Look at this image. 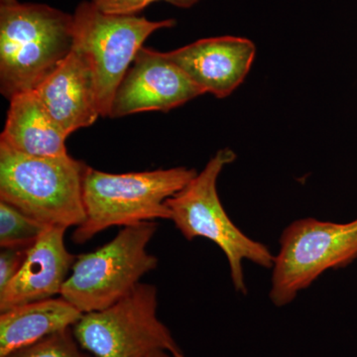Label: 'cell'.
I'll return each instance as SVG.
<instances>
[{
  "label": "cell",
  "mask_w": 357,
  "mask_h": 357,
  "mask_svg": "<svg viewBox=\"0 0 357 357\" xmlns=\"http://www.w3.org/2000/svg\"><path fill=\"white\" fill-rule=\"evenodd\" d=\"M6 357H96L84 351L75 337L73 328L53 333Z\"/></svg>",
  "instance_id": "2e32d148"
},
{
  "label": "cell",
  "mask_w": 357,
  "mask_h": 357,
  "mask_svg": "<svg viewBox=\"0 0 357 357\" xmlns=\"http://www.w3.org/2000/svg\"><path fill=\"white\" fill-rule=\"evenodd\" d=\"M174 357H185L183 352H178V354H174Z\"/></svg>",
  "instance_id": "44dd1931"
},
{
  "label": "cell",
  "mask_w": 357,
  "mask_h": 357,
  "mask_svg": "<svg viewBox=\"0 0 357 357\" xmlns=\"http://www.w3.org/2000/svg\"><path fill=\"white\" fill-rule=\"evenodd\" d=\"M236 155L229 148L213 155L201 173L197 174L172 198L166 201L171 220L187 241L203 237L222 249L229 265L230 277L237 292L248 293L243 262L273 267L275 256L265 244L243 234L223 208L218 192V180L225 166Z\"/></svg>",
  "instance_id": "277c9868"
},
{
  "label": "cell",
  "mask_w": 357,
  "mask_h": 357,
  "mask_svg": "<svg viewBox=\"0 0 357 357\" xmlns=\"http://www.w3.org/2000/svg\"><path fill=\"white\" fill-rule=\"evenodd\" d=\"M255 54V44L251 40L220 36L198 40L166 55L204 95L225 98L243 83Z\"/></svg>",
  "instance_id": "30bf717a"
},
{
  "label": "cell",
  "mask_w": 357,
  "mask_h": 357,
  "mask_svg": "<svg viewBox=\"0 0 357 357\" xmlns=\"http://www.w3.org/2000/svg\"><path fill=\"white\" fill-rule=\"evenodd\" d=\"M0 252V291L10 283L24 264L30 248H1Z\"/></svg>",
  "instance_id": "ac0fdd59"
},
{
  "label": "cell",
  "mask_w": 357,
  "mask_h": 357,
  "mask_svg": "<svg viewBox=\"0 0 357 357\" xmlns=\"http://www.w3.org/2000/svg\"><path fill=\"white\" fill-rule=\"evenodd\" d=\"M197 174L187 167L112 174L88 166L83 185L86 220L76 227L73 241L88 243L112 227L171 220L167 199L180 192Z\"/></svg>",
  "instance_id": "7a4b0ae2"
},
{
  "label": "cell",
  "mask_w": 357,
  "mask_h": 357,
  "mask_svg": "<svg viewBox=\"0 0 357 357\" xmlns=\"http://www.w3.org/2000/svg\"><path fill=\"white\" fill-rule=\"evenodd\" d=\"M47 227L15 206L0 201L1 248H31Z\"/></svg>",
  "instance_id": "9a60e30c"
},
{
  "label": "cell",
  "mask_w": 357,
  "mask_h": 357,
  "mask_svg": "<svg viewBox=\"0 0 357 357\" xmlns=\"http://www.w3.org/2000/svg\"><path fill=\"white\" fill-rule=\"evenodd\" d=\"M34 91L68 136L93 126L100 116L95 70L76 45Z\"/></svg>",
  "instance_id": "8fae6325"
},
{
  "label": "cell",
  "mask_w": 357,
  "mask_h": 357,
  "mask_svg": "<svg viewBox=\"0 0 357 357\" xmlns=\"http://www.w3.org/2000/svg\"><path fill=\"white\" fill-rule=\"evenodd\" d=\"M158 225L145 222L122 227L109 243L77 255L61 297L83 314L102 311L132 292L158 259L147 246Z\"/></svg>",
  "instance_id": "5b68a950"
},
{
  "label": "cell",
  "mask_w": 357,
  "mask_h": 357,
  "mask_svg": "<svg viewBox=\"0 0 357 357\" xmlns=\"http://www.w3.org/2000/svg\"><path fill=\"white\" fill-rule=\"evenodd\" d=\"M83 314L63 297L29 303L0 312V357L73 328Z\"/></svg>",
  "instance_id": "5bb4252c"
},
{
  "label": "cell",
  "mask_w": 357,
  "mask_h": 357,
  "mask_svg": "<svg viewBox=\"0 0 357 357\" xmlns=\"http://www.w3.org/2000/svg\"><path fill=\"white\" fill-rule=\"evenodd\" d=\"M73 16L74 45L93 65L100 116L109 117L115 91L144 42L154 32L174 27L176 21L105 13L91 1L79 3Z\"/></svg>",
  "instance_id": "ba28073f"
},
{
  "label": "cell",
  "mask_w": 357,
  "mask_h": 357,
  "mask_svg": "<svg viewBox=\"0 0 357 357\" xmlns=\"http://www.w3.org/2000/svg\"><path fill=\"white\" fill-rule=\"evenodd\" d=\"M147 357H174L170 352L166 351H156L150 354Z\"/></svg>",
  "instance_id": "d6986e66"
},
{
  "label": "cell",
  "mask_w": 357,
  "mask_h": 357,
  "mask_svg": "<svg viewBox=\"0 0 357 357\" xmlns=\"http://www.w3.org/2000/svg\"><path fill=\"white\" fill-rule=\"evenodd\" d=\"M156 286L139 283L132 292L102 311L86 312L73 326L84 351L96 357H147L156 351H181L158 318Z\"/></svg>",
  "instance_id": "52a82bcc"
},
{
  "label": "cell",
  "mask_w": 357,
  "mask_h": 357,
  "mask_svg": "<svg viewBox=\"0 0 357 357\" xmlns=\"http://www.w3.org/2000/svg\"><path fill=\"white\" fill-rule=\"evenodd\" d=\"M357 258V218L349 222L296 220L282 232L275 256L269 297L275 306L290 304L321 275Z\"/></svg>",
  "instance_id": "8992f818"
},
{
  "label": "cell",
  "mask_w": 357,
  "mask_h": 357,
  "mask_svg": "<svg viewBox=\"0 0 357 357\" xmlns=\"http://www.w3.org/2000/svg\"><path fill=\"white\" fill-rule=\"evenodd\" d=\"M204 95L166 53L143 47L115 91L110 119L169 112Z\"/></svg>",
  "instance_id": "9c48e42d"
},
{
  "label": "cell",
  "mask_w": 357,
  "mask_h": 357,
  "mask_svg": "<svg viewBox=\"0 0 357 357\" xmlns=\"http://www.w3.org/2000/svg\"><path fill=\"white\" fill-rule=\"evenodd\" d=\"M164 1L178 8H191L201 0H91L103 13L115 15H137L153 2Z\"/></svg>",
  "instance_id": "e0dca14e"
},
{
  "label": "cell",
  "mask_w": 357,
  "mask_h": 357,
  "mask_svg": "<svg viewBox=\"0 0 357 357\" xmlns=\"http://www.w3.org/2000/svg\"><path fill=\"white\" fill-rule=\"evenodd\" d=\"M68 137L34 91L11 98L0 145L28 156L62 157L69 155Z\"/></svg>",
  "instance_id": "4fadbf2b"
},
{
  "label": "cell",
  "mask_w": 357,
  "mask_h": 357,
  "mask_svg": "<svg viewBox=\"0 0 357 357\" xmlns=\"http://www.w3.org/2000/svg\"><path fill=\"white\" fill-rule=\"evenodd\" d=\"M74 16L39 3L0 6V91H35L74 47Z\"/></svg>",
  "instance_id": "6da1fadb"
},
{
  "label": "cell",
  "mask_w": 357,
  "mask_h": 357,
  "mask_svg": "<svg viewBox=\"0 0 357 357\" xmlns=\"http://www.w3.org/2000/svg\"><path fill=\"white\" fill-rule=\"evenodd\" d=\"M66 230L47 227L29 249L20 272L0 291V312L61 295L77 259L66 248Z\"/></svg>",
  "instance_id": "7c38bea8"
},
{
  "label": "cell",
  "mask_w": 357,
  "mask_h": 357,
  "mask_svg": "<svg viewBox=\"0 0 357 357\" xmlns=\"http://www.w3.org/2000/svg\"><path fill=\"white\" fill-rule=\"evenodd\" d=\"M1 1V4H13L18 2L17 0H0Z\"/></svg>",
  "instance_id": "ffe728a7"
},
{
  "label": "cell",
  "mask_w": 357,
  "mask_h": 357,
  "mask_svg": "<svg viewBox=\"0 0 357 357\" xmlns=\"http://www.w3.org/2000/svg\"><path fill=\"white\" fill-rule=\"evenodd\" d=\"M86 168L70 155L33 157L0 145V201L47 227H79Z\"/></svg>",
  "instance_id": "3957f363"
}]
</instances>
